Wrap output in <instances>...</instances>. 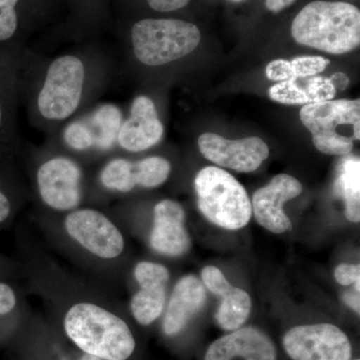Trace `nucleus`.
I'll return each instance as SVG.
<instances>
[{
	"mask_svg": "<svg viewBox=\"0 0 360 360\" xmlns=\"http://www.w3.org/2000/svg\"><path fill=\"white\" fill-rule=\"evenodd\" d=\"M90 59L82 53L56 56L42 73L32 105L37 120L49 127L68 122L82 110L94 87Z\"/></svg>",
	"mask_w": 360,
	"mask_h": 360,
	"instance_id": "obj_1",
	"label": "nucleus"
},
{
	"mask_svg": "<svg viewBox=\"0 0 360 360\" xmlns=\"http://www.w3.org/2000/svg\"><path fill=\"white\" fill-rule=\"evenodd\" d=\"M68 338L84 354L105 360H127L135 340L127 322L98 303H71L63 316Z\"/></svg>",
	"mask_w": 360,
	"mask_h": 360,
	"instance_id": "obj_2",
	"label": "nucleus"
},
{
	"mask_svg": "<svg viewBox=\"0 0 360 360\" xmlns=\"http://www.w3.org/2000/svg\"><path fill=\"white\" fill-rule=\"evenodd\" d=\"M293 39L302 45L342 54L360 44V11L347 2H310L291 25Z\"/></svg>",
	"mask_w": 360,
	"mask_h": 360,
	"instance_id": "obj_3",
	"label": "nucleus"
},
{
	"mask_svg": "<svg viewBox=\"0 0 360 360\" xmlns=\"http://www.w3.org/2000/svg\"><path fill=\"white\" fill-rule=\"evenodd\" d=\"M132 51L135 58L148 66H161L188 56L198 46V26L172 18H146L132 26Z\"/></svg>",
	"mask_w": 360,
	"mask_h": 360,
	"instance_id": "obj_4",
	"label": "nucleus"
},
{
	"mask_svg": "<svg viewBox=\"0 0 360 360\" xmlns=\"http://www.w3.org/2000/svg\"><path fill=\"white\" fill-rule=\"evenodd\" d=\"M300 120L311 132L315 148L329 155H348L360 139V101L305 104Z\"/></svg>",
	"mask_w": 360,
	"mask_h": 360,
	"instance_id": "obj_5",
	"label": "nucleus"
},
{
	"mask_svg": "<svg viewBox=\"0 0 360 360\" xmlns=\"http://www.w3.org/2000/svg\"><path fill=\"white\" fill-rule=\"evenodd\" d=\"M194 186L198 208L213 224L236 231L250 222V198L245 187L229 172L219 167H205L196 175Z\"/></svg>",
	"mask_w": 360,
	"mask_h": 360,
	"instance_id": "obj_6",
	"label": "nucleus"
},
{
	"mask_svg": "<svg viewBox=\"0 0 360 360\" xmlns=\"http://www.w3.org/2000/svg\"><path fill=\"white\" fill-rule=\"evenodd\" d=\"M39 200L52 212H70L84 200V170L75 158L53 155L39 163L35 172Z\"/></svg>",
	"mask_w": 360,
	"mask_h": 360,
	"instance_id": "obj_7",
	"label": "nucleus"
},
{
	"mask_svg": "<svg viewBox=\"0 0 360 360\" xmlns=\"http://www.w3.org/2000/svg\"><path fill=\"white\" fill-rule=\"evenodd\" d=\"M63 229L75 245L98 259L115 260L124 250L122 232L101 210L90 207L71 210L63 219Z\"/></svg>",
	"mask_w": 360,
	"mask_h": 360,
	"instance_id": "obj_8",
	"label": "nucleus"
},
{
	"mask_svg": "<svg viewBox=\"0 0 360 360\" xmlns=\"http://www.w3.org/2000/svg\"><path fill=\"white\" fill-rule=\"evenodd\" d=\"M283 347L293 360H349L352 345L347 335L328 323L291 328Z\"/></svg>",
	"mask_w": 360,
	"mask_h": 360,
	"instance_id": "obj_9",
	"label": "nucleus"
},
{
	"mask_svg": "<svg viewBox=\"0 0 360 360\" xmlns=\"http://www.w3.org/2000/svg\"><path fill=\"white\" fill-rule=\"evenodd\" d=\"M170 172L172 165L161 156H150L137 161L115 158L101 168L98 180L106 191L127 193L137 186L155 188L162 186Z\"/></svg>",
	"mask_w": 360,
	"mask_h": 360,
	"instance_id": "obj_10",
	"label": "nucleus"
},
{
	"mask_svg": "<svg viewBox=\"0 0 360 360\" xmlns=\"http://www.w3.org/2000/svg\"><path fill=\"white\" fill-rule=\"evenodd\" d=\"M200 153L221 167L238 172L257 170L269 155V146L259 137L229 141L215 134H205L198 139Z\"/></svg>",
	"mask_w": 360,
	"mask_h": 360,
	"instance_id": "obj_11",
	"label": "nucleus"
},
{
	"mask_svg": "<svg viewBox=\"0 0 360 360\" xmlns=\"http://www.w3.org/2000/svg\"><path fill=\"white\" fill-rule=\"evenodd\" d=\"M134 276L139 288L130 300L132 316L141 326H150L165 311L169 270L160 264L141 262L135 265Z\"/></svg>",
	"mask_w": 360,
	"mask_h": 360,
	"instance_id": "obj_12",
	"label": "nucleus"
},
{
	"mask_svg": "<svg viewBox=\"0 0 360 360\" xmlns=\"http://www.w3.org/2000/svg\"><path fill=\"white\" fill-rule=\"evenodd\" d=\"M302 193V184L291 175L274 176L253 195L251 207L258 224L274 233L290 231L291 222L283 212V205Z\"/></svg>",
	"mask_w": 360,
	"mask_h": 360,
	"instance_id": "obj_13",
	"label": "nucleus"
},
{
	"mask_svg": "<svg viewBox=\"0 0 360 360\" xmlns=\"http://www.w3.org/2000/svg\"><path fill=\"white\" fill-rule=\"evenodd\" d=\"M165 127L150 97H135L129 117L123 120L116 146L129 153H141L162 139Z\"/></svg>",
	"mask_w": 360,
	"mask_h": 360,
	"instance_id": "obj_14",
	"label": "nucleus"
},
{
	"mask_svg": "<svg viewBox=\"0 0 360 360\" xmlns=\"http://www.w3.org/2000/svg\"><path fill=\"white\" fill-rule=\"evenodd\" d=\"M186 212L177 201L163 200L153 210V227L149 243L162 255L181 257L191 248V238L186 229Z\"/></svg>",
	"mask_w": 360,
	"mask_h": 360,
	"instance_id": "obj_15",
	"label": "nucleus"
},
{
	"mask_svg": "<svg viewBox=\"0 0 360 360\" xmlns=\"http://www.w3.org/2000/svg\"><path fill=\"white\" fill-rule=\"evenodd\" d=\"M205 360H276L271 340L259 329L238 328L215 340Z\"/></svg>",
	"mask_w": 360,
	"mask_h": 360,
	"instance_id": "obj_16",
	"label": "nucleus"
},
{
	"mask_svg": "<svg viewBox=\"0 0 360 360\" xmlns=\"http://www.w3.org/2000/svg\"><path fill=\"white\" fill-rule=\"evenodd\" d=\"M206 292L202 283L194 276L180 278L175 284L163 319V331L176 335L205 305Z\"/></svg>",
	"mask_w": 360,
	"mask_h": 360,
	"instance_id": "obj_17",
	"label": "nucleus"
},
{
	"mask_svg": "<svg viewBox=\"0 0 360 360\" xmlns=\"http://www.w3.org/2000/svg\"><path fill=\"white\" fill-rule=\"evenodd\" d=\"M20 86V68L15 54L0 49V148L8 146L14 136Z\"/></svg>",
	"mask_w": 360,
	"mask_h": 360,
	"instance_id": "obj_18",
	"label": "nucleus"
},
{
	"mask_svg": "<svg viewBox=\"0 0 360 360\" xmlns=\"http://www.w3.org/2000/svg\"><path fill=\"white\" fill-rule=\"evenodd\" d=\"M335 193L345 201V215L352 222L360 220V160L345 156L336 168Z\"/></svg>",
	"mask_w": 360,
	"mask_h": 360,
	"instance_id": "obj_19",
	"label": "nucleus"
},
{
	"mask_svg": "<svg viewBox=\"0 0 360 360\" xmlns=\"http://www.w3.org/2000/svg\"><path fill=\"white\" fill-rule=\"evenodd\" d=\"M85 116L96 132L98 153L112 150L123 122L120 108L112 103L101 104Z\"/></svg>",
	"mask_w": 360,
	"mask_h": 360,
	"instance_id": "obj_20",
	"label": "nucleus"
},
{
	"mask_svg": "<svg viewBox=\"0 0 360 360\" xmlns=\"http://www.w3.org/2000/svg\"><path fill=\"white\" fill-rule=\"evenodd\" d=\"M330 61L321 56H300L291 61L277 59L266 68V77L274 82L314 77L322 72Z\"/></svg>",
	"mask_w": 360,
	"mask_h": 360,
	"instance_id": "obj_21",
	"label": "nucleus"
},
{
	"mask_svg": "<svg viewBox=\"0 0 360 360\" xmlns=\"http://www.w3.org/2000/svg\"><path fill=\"white\" fill-rule=\"evenodd\" d=\"M251 310L250 296L241 288L231 286L221 295L217 314L215 315L217 323L224 330H236L243 326L250 316Z\"/></svg>",
	"mask_w": 360,
	"mask_h": 360,
	"instance_id": "obj_22",
	"label": "nucleus"
},
{
	"mask_svg": "<svg viewBox=\"0 0 360 360\" xmlns=\"http://www.w3.org/2000/svg\"><path fill=\"white\" fill-rule=\"evenodd\" d=\"M63 141L68 150L77 153H98V142L86 116L70 120L63 130Z\"/></svg>",
	"mask_w": 360,
	"mask_h": 360,
	"instance_id": "obj_23",
	"label": "nucleus"
},
{
	"mask_svg": "<svg viewBox=\"0 0 360 360\" xmlns=\"http://www.w3.org/2000/svg\"><path fill=\"white\" fill-rule=\"evenodd\" d=\"M269 96L272 101L284 104H309L307 77L284 80L274 85L269 89Z\"/></svg>",
	"mask_w": 360,
	"mask_h": 360,
	"instance_id": "obj_24",
	"label": "nucleus"
},
{
	"mask_svg": "<svg viewBox=\"0 0 360 360\" xmlns=\"http://www.w3.org/2000/svg\"><path fill=\"white\" fill-rule=\"evenodd\" d=\"M20 0H0V49L14 39L20 28Z\"/></svg>",
	"mask_w": 360,
	"mask_h": 360,
	"instance_id": "obj_25",
	"label": "nucleus"
},
{
	"mask_svg": "<svg viewBox=\"0 0 360 360\" xmlns=\"http://www.w3.org/2000/svg\"><path fill=\"white\" fill-rule=\"evenodd\" d=\"M307 86L309 89L310 103L333 101V97L335 96L336 90L329 78L307 77Z\"/></svg>",
	"mask_w": 360,
	"mask_h": 360,
	"instance_id": "obj_26",
	"label": "nucleus"
},
{
	"mask_svg": "<svg viewBox=\"0 0 360 360\" xmlns=\"http://www.w3.org/2000/svg\"><path fill=\"white\" fill-rule=\"evenodd\" d=\"M15 193L11 188L8 180L0 172V226L11 220L15 212Z\"/></svg>",
	"mask_w": 360,
	"mask_h": 360,
	"instance_id": "obj_27",
	"label": "nucleus"
},
{
	"mask_svg": "<svg viewBox=\"0 0 360 360\" xmlns=\"http://www.w3.org/2000/svg\"><path fill=\"white\" fill-rule=\"evenodd\" d=\"M203 283L213 295H224L231 288V284L229 283L224 274L217 267L206 266L201 272Z\"/></svg>",
	"mask_w": 360,
	"mask_h": 360,
	"instance_id": "obj_28",
	"label": "nucleus"
},
{
	"mask_svg": "<svg viewBox=\"0 0 360 360\" xmlns=\"http://www.w3.org/2000/svg\"><path fill=\"white\" fill-rule=\"evenodd\" d=\"M20 304L18 291L6 281H0V317L13 314Z\"/></svg>",
	"mask_w": 360,
	"mask_h": 360,
	"instance_id": "obj_29",
	"label": "nucleus"
},
{
	"mask_svg": "<svg viewBox=\"0 0 360 360\" xmlns=\"http://www.w3.org/2000/svg\"><path fill=\"white\" fill-rule=\"evenodd\" d=\"M336 281L341 285H350L355 284V290L360 291V265L359 264H340L336 267L335 271Z\"/></svg>",
	"mask_w": 360,
	"mask_h": 360,
	"instance_id": "obj_30",
	"label": "nucleus"
},
{
	"mask_svg": "<svg viewBox=\"0 0 360 360\" xmlns=\"http://www.w3.org/2000/svg\"><path fill=\"white\" fill-rule=\"evenodd\" d=\"M148 6L158 13H170L187 6L189 0H146Z\"/></svg>",
	"mask_w": 360,
	"mask_h": 360,
	"instance_id": "obj_31",
	"label": "nucleus"
},
{
	"mask_svg": "<svg viewBox=\"0 0 360 360\" xmlns=\"http://www.w3.org/2000/svg\"><path fill=\"white\" fill-rule=\"evenodd\" d=\"M343 300L347 303L348 307H352V309L356 312L357 314H359L360 311V305H359V292L355 291H347V292L343 293Z\"/></svg>",
	"mask_w": 360,
	"mask_h": 360,
	"instance_id": "obj_32",
	"label": "nucleus"
},
{
	"mask_svg": "<svg viewBox=\"0 0 360 360\" xmlns=\"http://www.w3.org/2000/svg\"><path fill=\"white\" fill-rule=\"evenodd\" d=\"M295 1L296 0H265V6L269 11L279 13Z\"/></svg>",
	"mask_w": 360,
	"mask_h": 360,
	"instance_id": "obj_33",
	"label": "nucleus"
},
{
	"mask_svg": "<svg viewBox=\"0 0 360 360\" xmlns=\"http://www.w3.org/2000/svg\"><path fill=\"white\" fill-rule=\"evenodd\" d=\"M329 79H330L331 84H333L335 90L347 89L348 84H349L347 75L343 72H336Z\"/></svg>",
	"mask_w": 360,
	"mask_h": 360,
	"instance_id": "obj_34",
	"label": "nucleus"
},
{
	"mask_svg": "<svg viewBox=\"0 0 360 360\" xmlns=\"http://www.w3.org/2000/svg\"><path fill=\"white\" fill-rule=\"evenodd\" d=\"M79 360H105L103 359H99V357L94 356V355H90V354H84L82 357H80Z\"/></svg>",
	"mask_w": 360,
	"mask_h": 360,
	"instance_id": "obj_35",
	"label": "nucleus"
},
{
	"mask_svg": "<svg viewBox=\"0 0 360 360\" xmlns=\"http://www.w3.org/2000/svg\"><path fill=\"white\" fill-rule=\"evenodd\" d=\"M231 1H236V2H238V1H241V0H231Z\"/></svg>",
	"mask_w": 360,
	"mask_h": 360,
	"instance_id": "obj_36",
	"label": "nucleus"
},
{
	"mask_svg": "<svg viewBox=\"0 0 360 360\" xmlns=\"http://www.w3.org/2000/svg\"><path fill=\"white\" fill-rule=\"evenodd\" d=\"M356 360H359V359H356Z\"/></svg>",
	"mask_w": 360,
	"mask_h": 360,
	"instance_id": "obj_37",
	"label": "nucleus"
}]
</instances>
